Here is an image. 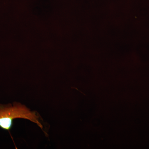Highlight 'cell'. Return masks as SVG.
I'll return each instance as SVG.
<instances>
[{
    "instance_id": "obj_1",
    "label": "cell",
    "mask_w": 149,
    "mask_h": 149,
    "mask_svg": "<svg viewBox=\"0 0 149 149\" xmlns=\"http://www.w3.org/2000/svg\"><path fill=\"white\" fill-rule=\"evenodd\" d=\"M16 118L30 120L43 129V125L36 112L32 111L24 105L16 102L0 104V128L10 132L13 126L14 120Z\"/></svg>"
}]
</instances>
